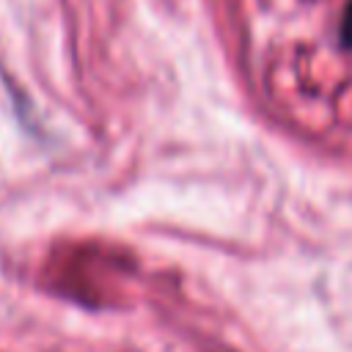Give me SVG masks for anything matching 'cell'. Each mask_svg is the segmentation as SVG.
Here are the masks:
<instances>
[{
  "label": "cell",
  "mask_w": 352,
  "mask_h": 352,
  "mask_svg": "<svg viewBox=\"0 0 352 352\" xmlns=\"http://www.w3.org/2000/svg\"><path fill=\"white\" fill-rule=\"evenodd\" d=\"M341 41H344V47L352 52V6L346 8L344 22H341Z\"/></svg>",
  "instance_id": "1"
}]
</instances>
